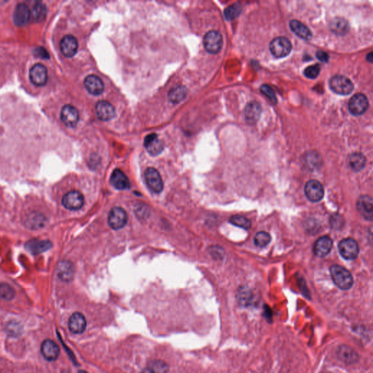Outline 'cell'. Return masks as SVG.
Here are the masks:
<instances>
[{
  "label": "cell",
  "mask_w": 373,
  "mask_h": 373,
  "mask_svg": "<svg viewBox=\"0 0 373 373\" xmlns=\"http://www.w3.org/2000/svg\"><path fill=\"white\" fill-rule=\"evenodd\" d=\"M331 276L337 287L341 290H349L352 287L354 280L351 273L342 266L335 264L330 268Z\"/></svg>",
  "instance_id": "obj_1"
},
{
  "label": "cell",
  "mask_w": 373,
  "mask_h": 373,
  "mask_svg": "<svg viewBox=\"0 0 373 373\" xmlns=\"http://www.w3.org/2000/svg\"><path fill=\"white\" fill-rule=\"evenodd\" d=\"M329 87L338 95L347 96L354 91V84L351 79L342 75H335L329 79Z\"/></svg>",
  "instance_id": "obj_2"
},
{
  "label": "cell",
  "mask_w": 373,
  "mask_h": 373,
  "mask_svg": "<svg viewBox=\"0 0 373 373\" xmlns=\"http://www.w3.org/2000/svg\"><path fill=\"white\" fill-rule=\"evenodd\" d=\"M293 46L291 42L287 37H279L272 40L270 44V50L272 55L277 59H281L288 56L291 52Z\"/></svg>",
  "instance_id": "obj_3"
},
{
  "label": "cell",
  "mask_w": 373,
  "mask_h": 373,
  "mask_svg": "<svg viewBox=\"0 0 373 373\" xmlns=\"http://www.w3.org/2000/svg\"><path fill=\"white\" fill-rule=\"evenodd\" d=\"M203 46L208 53L216 54L219 53L223 46L222 34L218 31H209L203 38Z\"/></svg>",
  "instance_id": "obj_4"
},
{
  "label": "cell",
  "mask_w": 373,
  "mask_h": 373,
  "mask_svg": "<svg viewBox=\"0 0 373 373\" xmlns=\"http://www.w3.org/2000/svg\"><path fill=\"white\" fill-rule=\"evenodd\" d=\"M144 179L150 190L155 193H160L163 190V182L157 169L148 168L144 172Z\"/></svg>",
  "instance_id": "obj_5"
},
{
  "label": "cell",
  "mask_w": 373,
  "mask_h": 373,
  "mask_svg": "<svg viewBox=\"0 0 373 373\" xmlns=\"http://www.w3.org/2000/svg\"><path fill=\"white\" fill-rule=\"evenodd\" d=\"M369 102L367 96L362 93L354 95L348 103V109L351 115L359 116L363 115L368 109Z\"/></svg>",
  "instance_id": "obj_6"
},
{
  "label": "cell",
  "mask_w": 373,
  "mask_h": 373,
  "mask_svg": "<svg viewBox=\"0 0 373 373\" xmlns=\"http://www.w3.org/2000/svg\"><path fill=\"white\" fill-rule=\"evenodd\" d=\"M84 199L83 195L80 192L77 190H72L68 192L63 196L62 199V204L66 209L69 210H79L83 206Z\"/></svg>",
  "instance_id": "obj_7"
},
{
  "label": "cell",
  "mask_w": 373,
  "mask_h": 373,
  "mask_svg": "<svg viewBox=\"0 0 373 373\" xmlns=\"http://www.w3.org/2000/svg\"><path fill=\"white\" fill-rule=\"evenodd\" d=\"M128 222L126 212L121 207H115L110 211L108 217V223L113 230L122 229Z\"/></svg>",
  "instance_id": "obj_8"
},
{
  "label": "cell",
  "mask_w": 373,
  "mask_h": 373,
  "mask_svg": "<svg viewBox=\"0 0 373 373\" xmlns=\"http://www.w3.org/2000/svg\"><path fill=\"white\" fill-rule=\"evenodd\" d=\"M340 254L346 260H354L358 254V246L353 238H345L338 245Z\"/></svg>",
  "instance_id": "obj_9"
},
{
  "label": "cell",
  "mask_w": 373,
  "mask_h": 373,
  "mask_svg": "<svg viewBox=\"0 0 373 373\" xmlns=\"http://www.w3.org/2000/svg\"><path fill=\"white\" fill-rule=\"evenodd\" d=\"M305 193L311 202H319L325 194L323 185L316 180L309 181L305 186Z\"/></svg>",
  "instance_id": "obj_10"
},
{
  "label": "cell",
  "mask_w": 373,
  "mask_h": 373,
  "mask_svg": "<svg viewBox=\"0 0 373 373\" xmlns=\"http://www.w3.org/2000/svg\"><path fill=\"white\" fill-rule=\"evenodd\" d=\"M79 119V112L75 107L70 105L63 107L61 111V120L64 125L69 128H75L78 125Z\"/></svg>",
  "instance_id": "obj_11"
},
{
  "label": "cell",
  "mask_w": 373,
  "mask_h": 373,
  "mask_svg": "<svg viewBox=\"0 0 373 373\" xmlns=\"http://www.w3.org/2000/svg\"><path fill=\"white\" fill-rule=\"evenodd\" d=\"M144 146L149 154L153 156L158 155L164 149V143L156 134L147 135L144 139Z\"/></svg>",
  "instance_id": "obj_12"
},
{
  "label": "cell",
  "mask_w": 373,
  "mask_h": 373,
  "mask_svg": "<svg viewBox=\"0 0 373 373\" xmlns=\"http://www.w3.org/2000/svg\"><path fill=\"white\" fill-rule=\"evenodd\" d=\"M31 82L36 86H43L47 81V71L46 66L41 63H37L30 71Z\"/></svg>",
  "instance_id": "obj_13"
},
{
  "label": "cell",
  "mask_w": 373,
  "mask_h": 373,
  "mask_svg": "<svg viewBox=\"0 0 373 373\" xmlns=\"http://www.w3.org/2000/svg\"><path fill=\"white\" fill-rule=\"evenodd\" d=\"M357 207L360 215L369 221L373 220V199L369 196H362L357 202Z\"/></svg>",
  "instance_id": "obj_14"
},
{
  "label": "cell",
  "mask_w": 373,
  "mask_h": 373,
  "mask_svg": "<svg viewBox=\"0 0 373 373\" xmlns=\"http://www.w3.org/2000/svg\"><path fill=\"white\" fill-rule=\"evenodd\" d=\"M84 85L91 94L98 96L105 91V85L102 79L96 75H88L84 80Z\"/></svg>",
  "instance_id": "obj_15"
},
{
  "label": "cell",
  "mask_w": 373,
  "mask_h": 373,
  "mask_svg": "<svg viewBox=\"0 0 373 373\" xmlns=\"http://www.w3.org/2000/svg\"><path fill=\"white\" fill-rule=\"evenodd\" d=\"M96 114L100 121H111L115 116V108L106 101H100L96 104Z\"/></svg>",
  "instance_id": "obj_16"
},
{
  "label": "cell",
  "mask_w": 373,
  "mask_h": 373,
  "mask_svg": "<svg viewBox=\"0 0 373 373\" xmlns=\"http://www.w3.org/2000/svg\"><path fill=\"white\" fill-rule=\"evenodd\" d=\"M60 48L66 57H73L78 52V40L74 36L66 35L61 40Z\"/></svg>",
  "instance_id": "obj_17"
},
{
  "label": "cell",
  "mask_w": 373,
  "mask_h": 373,
  "mask_svg": "<svg viewBox=\"0 0 373 373\" xmlns=\"http://www.w3.org/2000/svg\"><path fill=\"white\" fill-rule=\"evenodd\" d=\"M86 325V319L83 314L79 312L74 313L68 322L69 330L74 334H82L85 330Z\"/></svg>",
  "instance_id": "obj_18"
},
{
  "label": "cell",
  "mask_w": 373,
  "mask_h": 373,
  "mask_svg": "<svg viewBox=\"0 0 373 373\" xmlns=\"http://www.w3.org/2000/svg\"><path fill=\"white\" fill-rule=\"evenodd\" d=\"M41 353L47 361H53L57 359L60 353L59 345L51 340H46L41 345Z\"/></svg>",
  "instance_id": "obj_19"
},
{
  "label": "cell",
  "mask_w": 373,
  "mask_h": 373,
  "mask_svg": "<svg viewBox=\"0 0 373 373\" xmlns=\"http://www.w3.org/2000/svg\"><path fill=\"white\" fill-rule=\"evenodd\" d=\"M110 182L112 186L118 190H128L131 187V182L126 175L120 170L115 169L112 172L110 177Z\"/></svg>",
  "instance_id": "obj_20"
},
{
  "label": "cell",
  "mask_w": 373,
  "mask_h": 373,
  "mask_svg": "<svg viewBox=\"0 0 373 373\" xmlns=\"http://www.w3.org/2000/svg\"><path fill=\"white\" fill-rule=\"evenodd\" d=\"M53 247L51 241L47 240L32 239L27 241L26 249L33 254H39L50 249Z\"/></svg>",
  "instance_id": "obj_21"
},
{
  "label": "cell",
  "mask_w": 373,
  "mask_h": 373,
  "mask_svg": "<svg viewBox=\"0 0 373 373\" xmlns=\"http://www.w3.org/2000/svg\"><path fill=\"white\" fill-rule=\"evenodd\" d=\"M30 18V8L26 4L20 3L16 7L14 13V21L16 25L22 27L29 22Z\"/></svg>",
  "instance_id": "obj_22"
},
{
  "label": "cell",
  "mask_w": 373,
  "mask_h": 373,
  "mask_svg": "<svg viewBox=\"0 0 373 373\" xmlns=\"http://www.w3.org/2000/svg\"><path fill=\"white\" fill-rule=\"evenodd\" d=\"M332 247V240L329 236L321 237L315 243L313 251L317 257H324L329 254Z\"/></svg>",
  "instance_id": "obj_23"
},
{
  "label": "cell",
  "mask_w": 373,
  "mask_h": 373,
  "mask_svg": "<svg viewBox=\"0 0 373 373\" xmlns=\"http://www.w3.org/2000/svg\"><path fill=\"white\" fill-rule=\"evenodd\" d=\"M261 112L262 108L260 104L256 102H249L244 109L246 121L250 124H255L260 118Z\"/></svg>",
  "instance_id": "obj_24"
},
{
  "label": "cell",
  "mask_w": 373,
  "mask_h": 373,
  "mask_svg": "<svg viewBox=\"0 0 373 373\" xmlns=\"http://www.w3.org/2000/svg\"><path fill=\"white\" fill-rule=\"evenodd\" d=\"M74 273V266L70 262L63 260L58 264L57 275L62 281H71L73 279Z\"/></svg>",
  "instance_id": "obj_25"
},
{
  "label": "cell",
  "mask_w": 373,
  "mask_h": 373,
  "mask_svg": "<svg viewBox=\"0 0 373 373\" xmlns=\"http://www.w3.org/2000/svg\"><path fill=\"white\" fill-rule=\"evenodd\" d=\"M337 354H338V358L345 364H354L358 361V354L352 348L347 345L339 347Z\"/></svg>",
  "instance_id": "obj_26"
},
{
  "label": "cell",
  "mask_w": 373,
  "mask_h": 373,
  "mask_svg": "<svg viewBox=\"0 0 373 373\" xmlns=\"http://www.w3.org/2000/svg\"><path fill=\"white\" fill-rule=\"evenodd\" d=\"M290 29L292 31L300 38L304 40H311L312 32L305 24L297 20H293L290 23Z\"/></svg>",
  "instance_id": "obj_27"
},
{
  "label": "cell",
  "mask_w": 373,
  "mask_h": 373,
  "mask_svg": "<svg viewBox=\"0 0 373 373\" xmlns=\"http://www.w3.org/2000/svg\"><path fill=\"white\" fill-rule=\"evenodd\" d=\"M46 221L44 215L37 212H31L26 219L25 224L31 229H40L44 226Z\"/></svg>",
  "instance_id": "obj_28"
},
{
  "label": "cell",
  "mask_w": 373,
  "mask_h": 373,
  "mask_svg": "<svg viewBox=\"0 0 373 373\" xmlns=\"http://www.w3.org/2000/svg\"><path fill=\"white\" fill-rule=\"evenodd\" d=\"M348 163L349 167L354 171H360L365 166L366 158L364 155L361 154V153H353L348 157Z\"/></svg>",
  "instance_id": "obj_29"
},
{
  "label": "cell",
  "mask_w": 373,
  "mask_h": 373,
  "mask_svg": "<svg viewBox=\"0 0 373 373\" xmlns=\"http://www.w3.org/2000/svg\"><path fill=\"white\" fill-rule=\"evenodd\" d=\"M186 93H187V91H186V88L179 85V86L172 88L169 91L168 98H169V100L171 103L176 105V104L179 103V102H182V101L185 99V97L186 96Z\"/></svg>",
  "instance_id": "obj_30"
},
{
  "label": "cell",
  "mask_w": 373,
  "mask_h": 373,
  "mask_svg": "<svg viewBox=\"0 0 373 373\" xmlns=\"http://www.w3.org/2000/svg\"><path fill=\"white\" fill-rule=\"evenodd\" d=\"M331 30L338 35H344L349 30V25L346 20L342 18H336L330 24Z\"/></svg>",
  "instance_id": "obj_31"
},
{
  "label": "cell",
  "mask_w": 373,
  "mask_h": 373,
  "mask_svg": "<svg viewBox=\"0 0 373 373\" xmlns=\"http://www.w3.org/2000/svg\"><path fill=\"white\" fill-rule=\"evenodd\" d=\"M47 15V8L42 2H36L33 7L32 17L36 22H42L44 21Z\"/></svg>",
  "instance_id": "obj_32"
},
{
  "label": "cell",
  "mask_w": 373,
  "mask_h": 373,
  "mask_svg": "<svg viewBox=\"0 0 373 373\" xmlns=\"http://www.w3.org/2000/svg\"><path fill=\"white\" fill-rule=\"evenodd\" d=\"M242 11V6L239 3L233 4L225 10L224 15L225 18L228 21H233V20L239 16L240 14Z\"/></svg>",
  "instance_id": "obj_33"
},
{
  "label": "cell",
  "mask_w": 373,
  "mask_h": 373,
  "mask_svg": "<svg viewBox=\"0 0 373 373\" xmlns=\"http://www.w3.org/2000/svg\"><path fill=\"white\" fill-rule=\"evenodd\" d=\"M229 221L233 225L243 229L249 230L251 227V221L241 215H233L230 218Z\"/></svg>",
  "instance_id": "obj_34"
},
{
  "label": "cell",
  "mask_w": 373,
  "mask_h": 373,
  "mask_svg": "<svg viewBox=\"0 0 373 373\" xmlns=\"http://www.w3.org/2000/svg\"><path fill=\"white\" fill-rule=\"evenodd\" d=\"M147 368L153 373H167L169 367L164 361L160 360H154L149 363Z\"/></svg>",
  "instance_id": "obj_35"
},
{
  "label": "cell",
  "mask_w": 373,
  "mask_h": 373,
  "mask_svg": "<svg viewBox=\"0 0 373 373\" xmlns=\"http://www.w3.org/2000/svg\"><path fill=\"white\" fill-rule=\"evenodd\" d=\"M271 241V236L268 233L261 231L257 233L254 237V242L258 247H264L268 245Z\"/></svg>",
  "instance_id": "obj_36"
},
{
  "label": "cell",
  "mask_w": 373,
  "mask_h": 373,
  "mask_svg": "<svg viewBox=\"0 0 373 373\" xmlns=\"http://www.w3.org/2000/svg\"><path fill=\"white\" fill-rule=\"evenodd\" d=\"M238 301L242 305H249L252 298V294L251 290L247 287H241L238 292Z\"/></svg>",
  "instance_id": "obj_37"
},
{
  "label": "cell",
  "mask_w": 373,
  "mask_h": 373,
  "mask_svg": "<svg viewBox=\"0 0 373 373\" xmlns=\"http://www.w3.org/2000/svg\"><path fill=\"white\" fill-rule=\"evenodd\" d=\"M0 294L2 299L6 300H11L15 297V290L8 285V284L2 283L0 287Z\"/></svg>",
  "instance_id": "obj_38"
},
{
  "label": "cell",
  "mask_w": 373,
  "mask_h": 373,
  "mask_svg": "<svg viewBox=\"0 0 373 373\" xmlns=\"http://www.w3.org/2000/svg\"><path fill=\"white\" fill-rule=\"evenodd\" d=\"M260 91L263 93V94L273 104L276 105L277 103V99H276V94L273 91V88L267 85H263L260 87Z\"/></svg>",
  "instance_id": "obj_39"
},
{
  "label": "cell",
  "mask_w": 373,
  "mask_h": 373,
  "mask_svg": "<svg viewBox=\"0 0 373 373\" xmlns=\"http://www.w3.org/2000/svg\"><path fill=\"white\" fill-rule=\"evenodd\" d=\"M321 68L319 64L312 65L306 68L304 71V75L309 79H315L319 76Z\"/></svg>",
  "instance_id": "obj_40"
},
{
  "label": "cell",
  "mask_w": 373,
  "mask_h": 373,
  "mask_svg": "<svg viewBox=\"0 0 373 373\" xmlns=\"http://www.w3.org/2000/svg\"><path fill=\"white\" fill-rule=\"evenodd\" d=\"M209 253H210L212 258L215 259V260H222L224 257L225 251L222 249V247L214 246L209 249Z\"/></svg>",
  "instance_id": "obj_41"
},
{
  "label": "cell",
  "mask_w": 373,
  "mask_h": 373,
  "mask_svg": "<svg viewBox=\"0 0 373 373\" xmlns=\"http://www.w3.org/2000/svg\"><path fill=\"white\" fill-rule=\"evenodd\" d=\"M34 55L37 57L42 58V59H48L49 55L47 52L46 51V49L43 47H40L34 49Z\"/></svg>",
  "instance_id": "obj_42"
},
{
  "label": "cell",
  "mask_w": 373,
  "mask_h": 373,
  "mask_svg": "<svg viewBox=\"0 0 373 373\" xmlns=\"http://www.w3.org/2000/svg\"><path fill=\"white\" fill-rule=\"evenodd\" d=\"M316 57H317V59H319V61L325 62V63L328 62L329 59V55H328L326 52L324 51H318L317 53H316Z\"/></svg>",
  "instance_id": "obj_43"
},
{
  "label": "cell",
  "mask_w": 373,
  "mask_h": 373,
  "mask_svg": "<svg viewBox=\"0 0 373 373\" xmlns=\"http://www.w3.org/2000/svg\"><path fill=\"white\" fill-rule=\"evenodd\" d=\"M342 218H340L339 215L333 217V218H332V226L334 228H339L340 225H342Z\"/></svg>",
  "instance_id": "obj_44"
},
{
  "label": "cell",
  "mask_w": 373,
  "mask_h": 373,
  "mask_svg": "<svg viewBox=\"0 0 373 373\" xmlns=\"http://www.w3.org/2000/svg\"><path fill=\"white\" fill-rule=\"evenodd\" d=\"M368 238L370 243L373 244V226H372L370 230H369Z\"/></svg>",
  "instance_id": "obj_45"
},
{
  "label": "cell",
  "mask_w": 373,
  "mask_h": 373,
  "mask_svg": "<svg viewBox=\"0 0 373 373\" xmlns=\"http://www.w3.org/2000/svg\"><path fill=\"white\" fill-rule=\"evenodd\" d=\"M366 58H367V62H370V63H373V52L367 54Z\"/></svg>",
  "instance_id": "obj_46"
},
{
  "label": "cell",
  "mask_w": 373,
  "mask_h": 373,
  "mask_svg": "<svg viewBox=\"0 0 373 373\" xmlns=\"http://www.w3.org/2000/svg\"><path fill=\"white\" fill-rule=\"evenodd\" d=\"M141 373H153L148 368L145 369Z\"/></svg>",
  "instance_id": "obj_47"
}]
</instances>
